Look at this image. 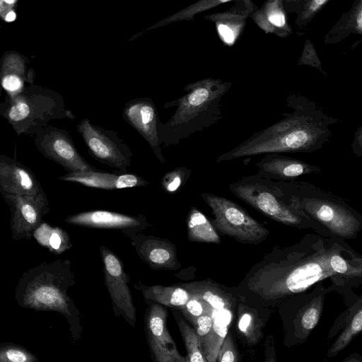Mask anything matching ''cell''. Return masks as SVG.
Segmentation results:
<instances>
[{"label": "cell", "mask_w": 362, "mask_h": 362, "mask_svg": "<svg viewBox=\"0 0 362 362\" xmlns=\"http://www.w3.org/2000/svg\"><path fill=\"white\" fill-rule=\"evenodd\" d=\"M341 248L339 243H329L319 236H305L301 243L274 251L255 265L247 276L245 288L249 294L264 301L300 293L337 274L331 268L329 259Z\"/></svg>", "instance_id": "6da1fadb"}, {"label": "cell", "mask_w": 362, "mask_h": 362, "mask_svg": "<svg viewBox=\"0 0 362 362\" xmlns=\"http://www.w3.org/2000/svg\"><path fill=\"white\" fill-rule=\"evenodd\" d=\"M287 111L272 125L253 133L245 141L220 155L216 162L269 153H311L329 142L332 127L338 119L327 114L313 100L290 92L285 99Z\"/></svg>", "instance_id": "7a4b0ae2"}, {"label": "cell", "mask_w": 362, "mask_h": 362, "mask_svg": "<svg viewBox=\"0 0 362 362\" xmlns=\"http://www.w3.org/2000/svg\"><path fill=\"white\" fill-rule=\"evenodd\" d=\"M231 85L230 82L206 78L185 86V95L163 106L177 108L166 122L158 121L160 145H177L182 140L222 119L221 100Z\"/></svg>", "instance_id": "3957f363"}, {"label": "cell", "mask_w": 362, "mask_h": 362, "mask_svg": "<svg viewBox=\"0 0 362 362\" xmlns=\"http://www.w3.org/2000/svg\"><path fill=\"white\" fill-rule=\"evenodd\" d=\"M275 183L291 203L334 235L352 238L361 229V216L340 197L305 181Z\"/></svg>", "instance_id": "277c9868"}, {"label": "cell", "mask_w": 362, "mask_h": 362, "mask_svg": "<svg viewBox=\"0 0 362 362\" xmlns=\"http://www.w3.org/2000/svg\"><path fill=\"white\" fill-rule=\"evenodd\" d=\"M0 116L18 136H35L54 119L76 118L62 95L53 90L30 84L0 102Z\"/></svg>", "instance_id": "5b68a950"}, {"label": "cell", "mask_w": 362, "mask_h": 362, "mask_svg": "<svg viewBox=\"0 0 362 362\" xmlns=\"http://www.w3.org/2000/svg\"><path fill=\"white\" fill-rule=\"evenodd\" d=\"M228 187L236 197L277 222L300 226L311 221L309 216L290 202L274 180L255 174L243 176Z\"/></svg>", "instance_id": "8992f818"}, {"label": "cell", "mask_w": 362, "mask_h": 362, "mask_svg": "<svg viewBox=\"0 0 362 362\" xmlns=\"http://www.w3.org/2000/svg\"><path fill=\"white\" fill-rule=\"evenodd\" d=\"M57 262H44L25 272L16 286V299L23 308L50 310L71 317L69 300L62 287Z\"/></svg>", "instance_id": "52a82bcc"}, {"label": "cell", "mask_w": 362, "mask_h": 362, "mask_svg": "<svg viewBox=\"0 0 362 362\" xmlns=\"http://www.w3.org/2000/svg\"><path fill=\"white\" fill-rule=\"evenodd\" d=\"M200 196L214 216L211 224L221 233L243 243L256 244L267 238L269 231L233 201L211 193Z\"/></svg>", "instance_id": "ba28073f"}, {"label": "cell", "mask_w": 362, "mask_h": 362, "mask_svg": "<svg viewBox=\"0 0 362 362\" xmlns=\"http://www.w3.org/2000/svg\"><path fill=\"white\" fill-rule=\"evenodd\" d=\"M76 129L91 157L118 173L127 172L133 153L117 132L97 126L87 118L78 122Z\"/></svg>", "instance_id": "9c48e42d"}, {"label": "cell", "mask_w": 362, "mask_h": 362, "mask_svg": "<svg viewBox=\"0 0 362 362\" xmlns=\"http://www.w3.org/2000/svg\"><path fill=\"white\" fill-rule=\"evenodd\" d=\"M34 142L44 157L58 163L67 173L99 170L78 153L72 138L64 129L49 124L34 136Z\"/></svg>", "instance_id": "30bf717a"}, {"label": "cell", "mask_w": 362, "mask_h": 362, "mask_svg": "<svg viewBox=\"0 0 362 362\" xmlns=\"http://www.w3.org/2000/svg\"><path fill=\"white\" fill-rule=\"evenodd\" d=\"M0 193L10 209L12 238L30 239L42 216L49 211L45 192L23 195Z\"/></svg>", "instance_id": "8fae6325"}, {"label": "cell", "mask_w": 362, "mask_h": 362, "mask_svg": "<svg viewBox=\"0 0 362 362\" xmlns=\"http://www.w3.org/2000/svg\"><path fill=\"white\" fill-rule=\"evenodd\" d=\"M123 119L148 144L157 159L163 164L166 160L162 153L157 131L158 110L150 98L132 99L122 110Z\"/></svg>", "instance_id": "7c38bea8"}, {"label": "cell", "mask_w": 362, "mask_h": 362, "mask_svg": "<svg viewBox=\"0 0 362 362\" xmlns=\"http://www.w3.org/2000/svg\"><path fill=\"white\" fill-rule=\"evenodd\" d=\"M255 166L258 176L274 181L296 180L300 176L322 171L317 165L279 153L261 155Z\"/></svg>", "instance_id": "4fadbf2b"}, {"label": "cell", "mask_w": 362, "mask_h": 362, "mask_svg": "<svg viewBox=\"0 0 362 362\" xmlns=\"http://www.w3.org/2000/svg\"><path fill=\"white\" fill-rule=\"evenodd\" d=\"M168 313L160 304L151 306L146 321L149 346L159 362H187L177 351L166 325Z\"/></svg>", "instance_id": "5bb4252c"}, {"label": "cell", "mask_w": 362, "mask_h": 362, "mask_svg": "<svg viewBox=\"0 0 362 362\" xmlns=\"http://www.w3.org/2000/svg\"><path fill=\"white\" fill-rule=\"evenodd\" d=\"M101 252L105 285L112 302L134 325L136 310L122 264L113 253L105 248Z\"/></svg>", "instance_id": "9a60e30c"}, {"label": "cell", "mask_w": 362, "mask_h": 362, "mask_svg": "<svg viewBox=\"0 0 362 362\" xmlns=\"http://www.w3.org/2000/svg\"><path fill=\"white\" fill-rule=\"evenodd\" d=\"M0 192L23 195L45 192L30 168L16 159L0 154Z\"/></svg>", "instance_id": "2e32d148"}, {"label": "cell", "mask_w": 362, "mask_h": 362, "mask_svg": "<svg viewBox=\"0 0 362 362\" xmlns=\"http://www.w3.org/2000/svg\"><path fill=\"white\" fill-rule=\"evenodd\" d=\"M60 180L78 183L79 185L102 189H118L142 187L148 185V182L142 177L130 173H110L100 170L67 173L60 176Z\"/></svg>", "instance_id": "e0dca14e"}, {"label": "cell", "mask_w": 362, "mask_h": 362, "mask_svg": "<svg viewBox=\"0 0 362 362\" xmlns=\"http://www.w3.org/2000/svg\"><path fill=\"white\" fill-rule=\"evenodd\" d=\"M65 222L80 226L96 228H124L140 225L138 218L129 215L107 211H86L68 216Z\"/></svg>", "instance_id": "ac0fdd59"}, {"label": "cell", "mask_w": 362, "mask_h": 362, "mask_svg": "<svg viewBox=\"0 0 362 362\" xmlns=\"http://www.w3.org/2000/svg\"><path fill=\"white\" fill-rule=\"evenodd\" d=\"M190 296L197 297L212 307L214 310H230L235 305L232 296L224 292L215 284L209 282H192L184 284Z\"/></svg>", "instance_id": "d6986e66"}, {"label": "cell", "mask_w": 362, "mask_h": 362, "mask_svg": "<svg viewBox=\"0 0 362 362\" xmlns=\"http://www.w3.org/2000/svg\"><path fill=\"white\" fill-rule=\"evenodd\" d=\"M33 76L26 75L23 62L17 58L6 59L3 63L0 85L7 95H14L25 87V83L33 84Z\"/></svg>", "instance_id": "ffe728a7"}, {"label": "cell", "mask_w": 362, "mask_h": 362, "mask_svg": "<svg viewBox=\"0 0 362 362\" xmlns=\"http://www.w3.org/2000/svg\"><path fill=\"white\" fill-rule=\"evenodd\" d=\"M188 238L191 241L202 243L221 242L211 223L199 209L193 207L187 216Z\"/></svg>", "instance_id": "44dd1931"}, {"label": "cell", "mask_w": 362, "mask_h": 362, "mask_svg": "<svg viewBox=\"0 0 362 362\" xmlns=\"http://www.w3.org/2000/svg\"><path fill=\"white\" fill-rule=\"evenodd\" d=\"M144 296L168 307L182 308L190 297L188 291L181 286H152L143 289Z\"/></svg>", "instance_id": "7402d4cb"}, {"label": "cell", "mask_w": 362, "mask_h": 362, "mask_svg": "<svg viewBox=\"0 0 362 362\" xmlns=\"http://www.w3.org/2000/svg\"><path fill=\"white\" fill-rule=\"evenodd\" d=\"M33 237L40 245L56 255L64 252L71 246L69 238L64 230L47 223H41L34 230Z\"/></svg>", "instance_id": "603a6c76"}, {"label": "cell", "mask_w": 362, "mask_h": 362, "mask_svg": "<svg viewBox=\"0 0 362 362\" xmlns=\"http://www.w3.org/2000/svg\"><path fill=\"white\" fill-rule=\"evenodd\" d=\"M230 320L226 318L220 319L217 315H214L213 325L208 334L200 342L202 353L206 362H216L218 351L224 338L228 334Z\"/></svg>", "instance_id": "cb8c5ba5"}, {"label": "cell", "mask_w": 362, "mask_h": 362, "mask_svg": "<svg viewBox=\"0 0 362 362\" xmlns=\"http://www.w3.org/2000/svg\"><path fill=\"white\" fill-rule=\"evenodd\" d=\"M238 329L249 344H255L262 338V322L254 310L245 305L238 308Z\"/></svg>", "instance_id": "d4e9b609"}, {"label": "cell", "mask_w": 362, "mask_h": 362, "mask_svg": "<svg viewBox=\"0 0 362 362\" xmlns=\"http://www.w3.org/2000/svg\"><path fill=\"white\" fill-rule=\"evenodd\" d=\"M148 261L155 266L172 267L175 262L173 247L167 243L157 240H148L142 247Z\"/></svg>", "instance_id": "484cf974"}, {"label": "cell", "mask_w": 362, "mask_h": 362, "mask_svg": "<svg viewBox=\"0 0 362 362\" xmlns=\"http://www.w3.org/2000/svg\"><path fill=\"white\" fill-rule=\"evenodd\" d=\"M323 299L322 296L316 297L302 309L298 317V334L305 337L317 325L322 311Z\"/></svg>", "instance_id": "4316f807"}, {"label": "cell", "mask_w": 362, "mask_h": 362, "mask_svg": "<svg viewBox=\"0 0 362 362\" xmlns=\"http://www.w3.org/2000/svg\"><path fill=\"white\" fill-rule=\"evenodd\" d=\"M177 322L180 332L185 341L187 358L190 362H206L200 346V342L195 329L189 326L182 319H177Z\"/></svg>", "instance_id": "83f0119b"}, {"label": "cell", "mask_w": 362, "mask_h": 362, "mask_svg": "<svg viewBox=\"0 0 362 362\" xmlns=\"http://www.w3.org/2000/svg\"><path fill=\"white\" fill-rule=\"evenodd\" d=\"M362 329V310L360 308L351 322L328 350L327 356L332 357L342 351Z\"/></svg>", "instance_id": "f1b7e54d"}, {"label": "cell", "mask_w": 362, "mask_h": 362, "mask_svg": "<svg viewBox=\"0 0 362 362\" xmlns=\"http://www.w3.org/2000/svg\"><path fill=\"white\" fill-rule=\"evenodd\" d=\"M38 359L25 347L12 343L0 344V362H36Z\"/></svg>", "instance_id": "f546056e"}, {"label": "cell", "mask_w": 362, "mask_h": 362, "mask_svg": "<svg viewBox=\"0 0 362 362\" xmlns=\"http://www.w3.org/2000/svg\"><path fill=\"white\" fill-rule=\"evenodd\" d=\"M191 173L192 170L187 167H176L164 175L161 185L165 191L175 192L186 183Z\"/></svg>", "instance_id": "4dcf8cb0"}, {"label": "cell", "mask_w": 362, "mask_h": 362, "mask_svg": "<svg viewBox=\"0 0 362 362\" xmlns=\"http://www.w3.org/2000/svg\"><path fill=\"white\" fill-rule=\"evenodd\" d=\"M341 249L334 252L329 259L331 268L337 274L350 277H361L362 264H351L341 254Z\"/></svg>", "instance_id": "1f68e13d"}, {"label": "cell", "mask_w": 362, "mask_h": 362, "mask_svg": "<svg viewBox=\"0 0 362 362\" xmlns=\"http://www.w3.org/2000/svg\"><path fill=\"white\" fill-rule=\"evenodd\" d=\"M180 310L193 325L199 316L212 314L214 310L207 303L193 296H190L185 305Z\"/></svg>", "instance_id": "d6a6232c"}, {"label": "cell", "mask_w": 362, "mask_h": 362, "mask_svg": "<svg viewBox=\"0 0 362 362\" xmlns=\"http://www.w3.org/2000/svg\"><path fill=\"white\" fill-rule=\"evenodd\" d=\"M238 361V354L233 337L230 334H227L218 351L216 361L236 362Z\"/></svg>", "instance_id": "836d02e7"}, {"label": "cell", "mask_w": 362, "mask_h": 362, "mask_svg": "<svg viewBox=\"0 0 362 362\" xmlns=\"http://www.w3.org/2000/svg\"><path fill=\"white\" fill-rule=\"evenodd\" d=\"M213 325V313L199 316L195 321L194 326L198 336L199 342L208 334Z\"/></svg>", "instance_id": "e575fe53"}, {"label": "cell", "mask_w": 362, "mask_h": 362, "mask_svg": "<svg viewBox=\"0 0 362 362\" xmlns=\"http://www.w3.org/2000/svg\"><path fill=\"white\" fill-rule=\"evenodd\" d=\"M353 153L357 156L361 157L362 156V127H358L354 136V140L351 146Z\"/></svg>", "instance_id": "d590c367"}, {"label": "cell", "mask_w": 362, "mask_h": 362, "mask_svg": "<svg viewBox=\"0 0 362 362\" xmlns=\"http://www.w3.org/2000/svg\"><path fill=\"white\" fill-rule=\"evenodd\" d=\"M218 31L222 39L227 43H231L234 40V35L230 28L223 23L218 24Z\"/></svg>", "instance_id": "8d00e7d4"}, {"label": "cell", "mask_w": 362, "mask_h": 362, "mask_svg": "<svg viewBox=\"0 0 362 362\" xmlns=\"http://www.w3.org/2000/svg\"><path fill=\"white\" fill-rule=\"evenodd\" d=\"M269 19L274 25L281 27L285 24L284 16L281 12H274L269 16Z\"/></svg>", "instance_id": "74e56055"}, {"label": "cell", "mask_w": 362, "mask_h": 362, "mask_svg": "<svg viewBox=\"0 0 362 362\" xmlns=\"http://www.w3.org/2000/svg\"><path fill=\"white\" fill-rule=\"evenodd\" d=\"M16 13L13 11H11L6 16L5 20L7 22H13V21L16 20Z\"/></svg>", "instance_id": "f35d334b"}, {"label": "cell", "mask_w": 362, "mask_h": 362, "mask_svg": "<svg viewBox=\"0 0 362 362\" xmlns=\"http://www.w3.org/2000/svg\"><path fill=\"white\" fill-rule=\"evenodd\" d=\"M357 24L358 26L359 30L361 29V24H362V16H361V11L359 12L358 18L356 19Z\"/></svg>", "instance_id": "ab89813d"}, {"label": "cell", "mask_w": 362, "mask_h": 362, "mask_svg": "<svg viewBox=\"0 0 362 362\" xmlns=\"http://www.w3.org/2000/svg\"><path fill=\"white\" fill-rule=\"evenodd\" d=\"M327 0H314V3H315V6L313 7V8H316L317 6H321L322 4H324Z\"/></svg>", "instance_id": "60d3db41"}, {"label": "cell", "mask_w": 362, "mask_h": 362, "mask_svg": "<svg viewBox=\"0 0 362 362\" xmlns=\"http://www.w3.org/2000/svg\"><path fill=\"white\" fill-rule=\"evenodd\" d=\"M7 4H13L15 0H4Z\"/></svg>", "instance_id": "b9f144b4"}, {"label": "cell", "mask_w": 362, "mask_h": 362, "mask_svg": "<svg viewBox=\"0 0 362 362\" xmlns=\"http://www.w3.org/2000/svg\"><path fill=\"white\" fill-rule=\"evenodd\" d=\"M218 1L223 3V2H226V1H231V0H218Z\"/></svg>", "instance_id": "7bdbcfd3"}, {"label": "cell", "mask_w": 362, "mask_h": 362, "mask_svg": "<svg viewBox=\"0 0 362 362\" xmlns=\"http://www.w3.org/2000/svg\"><path fill=\"white\" fill-rule=\"evenodd\" d=\"M1 90H0V95H1Z\"/></svg>", "instance_id": "ee69618b"}]
</instances>
